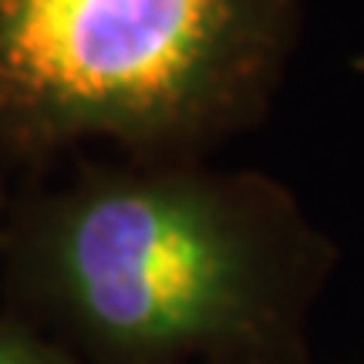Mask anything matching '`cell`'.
Segmentation results:
<instances>
[{
	"mask_svg": "<svg viewBox=\"0 0 364 364\" xmlns=\"http://www.w3.org/2000/svg\"><path fill=\"white\" fill-rule=\"evenodd\" d=\"M11 203H14V193H11V186H7V169L0 166V243H4V226H7Z\"/></svg>",
	"mask_w": 364,
	"mask_h": 364,
	"instance_id": "obj_4",
	"label": "cell"
},
{
	"mask_svg": "<svg viewBox=\"0 0 364 364\" xmlns=\"http://www.w3.org/2000/svg\"><path fill=\"white\" fill-rule=\"evenodd\" d=\"M0 364H81L41 331L0 311Z\"/></svg>",
	"mask_w": 364,
	"mask_h": 364,
	"instance_id": "obj_3",
	"label": "cell"
},
{
	"mask_svg": "<svg viewBox=\"0 0 364 364\" xmlns=\"http://www.w3.org/2000/svg\"><path fill=\"white\" fill-rule=\"evenodd\" d=\"M304 21L307 0H0V166L209 159L270 118Z\"/></svg>",
	"mask_w": 364,
	"mask_h": 364,
	"instance_id": "obj_2",
	"label": "cell"
},
{
	"mask_svg": "<svg viewBox=\"0 0 364 364\" xmlns=\"http://www.w3.org/2000/svg\"><path fill=\"white\" fill-rule=\"evenodd\" d=\"M338 243L260 169L85 159L14 193L4 314L81 364H314Z\"/></svg>",
	"mask_w": 364,
	"mask_h": 364,
	"instance_id": "obj_1",
	"label": "cell"
}]
</instances>
